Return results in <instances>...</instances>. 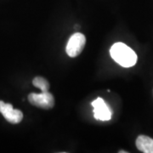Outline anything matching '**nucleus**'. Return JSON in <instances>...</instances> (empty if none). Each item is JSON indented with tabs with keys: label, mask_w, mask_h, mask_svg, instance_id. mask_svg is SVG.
I'll return each instance as SVG.
<instances>
[{
	"label": "nucleus",
	"mask_w": 153,
	"mask_h": 153,
	"mask_svg": "<svg viewBox=\"0 0 153 153\" xmlns=\"http://www.w3.org/2000/svg\"><path fill=\"white\" fill-rule=\"evenodd\" d=\"M110 54L113 60L123 67H131L137 62L136 53L123 43H116L110 49Z\"/></svg>",
	"instance_id": "f257e3e1"
},
{
	"label": "nucleus",
	"mask_w": 153,
	"mask_h": 153,
	"mask_svg": "<svg viewBox=\"0 0 153 153\" xmlns=\"http://www.w3.org/2000/svg\"><path fill=\"white\" fill-rule=\"evenodd\" d=\"M28 100L33 105L45 110L51 109L55 105V98L49 91L40 94L31 93L28 95Z\"/></svg>",
	"instance_id": "f03ea898"
},
{
	"label": "nucleus",
	"mask_w": 153,
	"mask_h": 153,
	"mask_svg": "<svg viewBox=\"0 0 153 153\" xmlns=\"http://www.w3.org/2000/svg\"><path fill=\"white\" fill-rule=\"evenodd\" d=\"M85 44H86V38L82 33H76L72 34V36L70 38L66 44V54L72 58L76 57L77 55L82 53Z\"/></svg>",
	"instance_id": "7ed1b4c3"
},
{
	"label": "nucleus",
	"mask_w": 153,
	"mask_h": 153,
	"mask_svg": "<svg viewBox=\"0 0 153 153\" xmlns=\"http://www.w3.org/2000/svg\"><path fill=\"white\" fill-rule=\"evenodd\" d=\"M94 118L100 121H109L111 118V110L102 98H97L92 102Z\"/></svg>",
	"instance_id": "20e7f679"
},
{
	"label": "nucleus",
	"mask_w": 153,
	"mask_h": 153,
	"mask_svg": "<svg viewBox=\"0 0 153 153\" xmlns=\"http://www.w3.org/2000/svg\"><path fill=\"white\" fill-rule=\"evenodd\" d=\"M0 112L6 120L13 124L19 123L23 119V114L21 111L14 109L12 105L4 103L2 100H0Z\"/></svg>",
	"instance_id": "39448f33"
},
{
	"label": "nucleus",
	"mask_w": 153,
	"mask_h": 153,
	"mask_svg": "<svg viewBox=\"0 0 153 153\" xmlns=\"http://www.w3.org/2000/svg\"><path fill=\"white\" fill-rule=\"evenodd\" d=\"M138 150L144 153H153V139L146 135H140L136 140Z\"/></svg>",
	"instance_id": "423d86ee"
},
{
	"label": "nucleus",
	"mask_w": 153,
	"mask_h": 153,
	"mask_svg": "<svg viewBox=\"0 0 153 153\" xmlns=\"http://www.w3.org/2000/svg\"><path fill=\"white\" fill-rule=\"evenodd\" d=\"M33 84L39 88L42 92H46L49 91V82L42 76H36L33 81Z\"/></svg>",
	"instance_id": "0eeeda50"
}]
</instances>
